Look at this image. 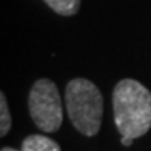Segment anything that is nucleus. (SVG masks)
Masks as SVG:
<instances>
[{
  "instance_id": "3",
  "label": "nucleus",
  "mask_w": 151,
  "mask_h": 151,
  "mask_svg": "<svg viewBox=\"0 0 151 151\" xmlns=\"http://www.w3.org/2000/svg\"><path fill=\"white\" fill-rule=\"evenodd\" d=\"M28 108L32 122L45 133L57 131L63 120V108L59 90L50 79L34 82L28 97Z\"/></svg>"
},
{
  "instance_id": "6",
  "label": "nucleus",
  "mask_w": 151,
  "mask_h": 151,
  "mask_svg": "<svg viewBox=\"0 0 151 151\" xmlns=\"http://www.w3.org/2000/svg\"><path fill=\"white\" fill-rule=\"evenodd\" d=\"M11 129V114L8 108V102L3 93H0V136L5 137Z\"/></svg>"
},
{
  "instance_id": "7",
  "label": "nucleus",
  "mask_w": 151,
  "mask_h": 151,
  "mask_svg": "<svg viewBox=\"0 0 151 151\" xmlns=\"http://www.w3.org/2000/svg\"><path fill=\"white\" fill-rule=\"evenodd\" d=\"M133 140L131 137H125V136H122V145H125V147H129V145H133Z\"/></svg>"
},
{
  "instance_id": "8",
  "label": "nucleus",
  "mask_w": 151,
  "mask_h": 151,
  "mask_svg": "<svg viewBox=\"0 0 151 151\" xmlns=\"http://www.w3.org/2000/svg\"><path fill=\"white\" fill-rule=\"evenodd\" d=\"M2 151H19V150L11 148V147H3V148H2ZM20 151H22V150H20Z\"/></svg>"
},
{
  "instance_id": "4",
  "label": "nucleus",
  "mask_w": 151,
  "mask_h": 151,
  "mask_svg": "<svg viewBox=\"0 0 151 151\" xmlns=\"http://www.w3.org/2000/svg\"><path fill=\"white\" fill-rule=\"evenodd\" d=\"M22 151H62L56 140L42 134H31L22 142Z\"/></svg>"
},
{
  "instance_id": "2",
  "label": "nucleus",
  "mask_w": 151,
  "mask_h": 151,
  "mask_svg": "<svg viewBox=\"0 0 151 151\" xmlns=\"http://www.w3.org/2000/svg\"><path fill=\"white\" fill-rule=\"evenodd\" d=\"M65 104L68 117L79 133L96 136L102 127L104 97L93 82L77 77L68 82L65 91Z\"/></svg>"
},
{
  "instance_id": "1",
  "label": "nucleus",
  "mask_w": 151,
  "mask_h": 151,
  "mask_svg": "<svg viewBox=\"0 0 151 151\" xmlns=\"http://www.w3.org/2000/svg\"><path fill=\"white\" fill-rule=\"evenodd\" d=\"M114 123L125 137H140L151 128V91L134 79H123L113 91Z\"/></svg>"
},
{
  "instance_id": "5",
  "label": "nucleus",
  "mask_w": 151,
  "mask_h": 151,
  "mask_svg": "<svg viewBox=\"0 0 151 151\" xmlns=\"http://www.w3.org/2000/svg\"><path fill=\"white\" fill-rule=\"evenodd\" d=\"M43 2L60 16H74L80 9V0H43Z\"/></svg>"
}]
</instances>
